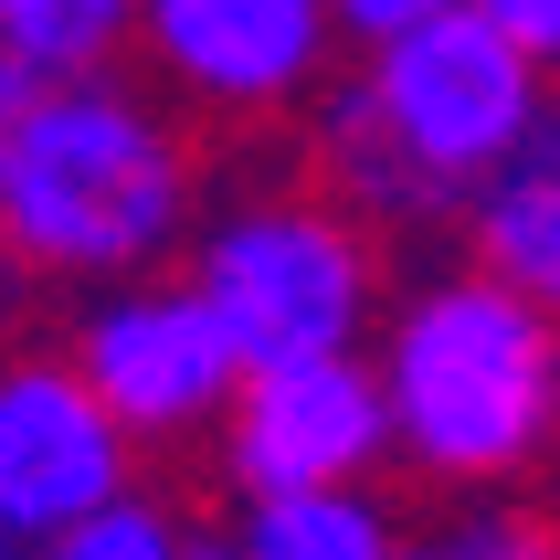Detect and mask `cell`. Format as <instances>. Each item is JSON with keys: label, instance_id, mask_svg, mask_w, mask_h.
<instances>
[{"label": "cell", "instance_id": "5b68a950", "mask_svg": "<svg viewBox=\"0 0 560 560\" xmlns=\"http://www.w3.org/2000/svg\"><path fill=\"white\" fill-rule=\"evenodd\" d=\"M74 381H85L106 423L127 444H180L212 434L233 381H244V349L222 339V317L201 307L190 276H117L95 285L85 317H74Z\"/></svg>", "mask_w": 560, "mask_h": 560}, {"label": "cell", "instance_id": "4fadbf2b", "mask_svg": "<svg viewBox=\"0 0 560 560\" xmlns=\"http://www.w3.org/2000/svg\"><path fill=\"white\" fill-rule=\"evenodd\" d=\"M539 539L508 518V508H455L444 529H412L402 539V560H529Z\"/></svg>", "mask_w": 560, "mask_h": 560}, {"label": "cell", "instance_id": "2e32d148", "mask_svg": "<svg viewBox=\"0 0 560 560\" xmlns=\"http://www.w3.org/2000/svg\"><path fill=\"white\" fill-rule=\"evenodd\" d=\"M22 95H32V74L0 54V149H11V117H22Z\"/></svg>", "mask_w": 560, "mask_h": 560}, {"label": "cell", "instance_id": "ba28073f", "mask_svg": "<svg viewBox=\"0 0 560 560\" xmlns=\"http://www.w3.org/2000/svg\"><path fill=\"white\" fill-rule=\"evenodd\" d=\"M138 487V444L106 423L63 349H11L0 360V518L22 539H54L63 518L127 498Z\"/></svg>", "mask_w": 560, "mask_h": 560}, {"label": "cell", "instance_id": "e0dca14e", "mask_svg": "<svg viewBox=\"0 0 560 560\" xmlns=\"http://www.w3.org/2000/svg\"><path fill=\"white\" fill-rule=\"evenodd\" d=\"M0 560H32V539H22V529H11V518H0Z\"/></svg>", "mask_w": 560, "mask_h": 560}, {"label": "cell", "instance_id": "8992f818", "mask_svg": "<svg viewBox=\"0 0 560 560\" xmlns=\"http://www.w3.org/2000/svg\"><path fill=\"white\" fill-rule=\"evenodd\" d=\"M212 434L233 498H307V487H360L392 455V412L371 349H317V360H244Z\"/></svg>", "mask_w": 560, "mask_h": 560}, {"label": "cell", "instance_id": "5bb4252c", "mask_svg": "<svg viewBox=\"0 0 560 560\" xmlns=\"http://www.w3.org/2000/svg\"><path fill=\"white\" fill-rule=\"evenodd\" d=\"M339 11V32H360V43H381V32L423 22V11H466V0H328Z\"/></svg>", "mask_w": 560, "mask_h": 560}, {"label": "cell", "instance_id": "9a60e30c", "mask_svg": "<svg viewBox=\"0 0 560 560\" xmlns=\"http://www.w3.org/2000/svg\"><path fill=\"white\" fill-rule=\"evenodd\" d=\"M476 11H487V22H508L539 63H560V0H476Z\"/></svg>", "mask_w": 560, "mask_h": 560}, {"label": "cell", "instance_id": "ac0fdd59", "mask_svg": "<svg viewBox=\"0 0 560 560\" xmlns=\"http://www.w3.org/2000/svg\"><path fill=\"white\" fill-rule=\"evenodd\" d=\"M190 560H233V550H222V539H190Z\"/></svg>", "mask_w": 560, "mask_h": 560}, {"label": "cell", "instance_id": "d6986e66", "mask_svg": "<svg viewBox=\"0 0 560 560\" xmlns=\"http://www.w3.org/2000/svg\"><path fill=\"white\" fill-rule=\"evenodd\" d=\"M529 560H560V539H539V550H529Z\"/></svg>", "mask_w": 560, "mask_h": 560}, {"label": "cell", "instance_id": "3957f363", "mask_svg": "<svg viewBox=\"0 0 560 560\" xmlns=\"http://www.w3.org/2000/svg\"><path fill=\"white\" fill-rule=\"evenodd\" d=\"M371 381L392 412V444L423 476L508 487L560 434V317L529 285L455 265V276L412 285L402 307H381Z\"/></svg>", "mask_w": 560, "mask_h": 560}, {"label": "cell", "instance_id": "277c9868", "mask_svg": "<svg viewBox=\"0 0 560 560\" xmlns=\"http://www.w3.org/2000/svg\"><path fill=\"white\" fill-rule=\"evenodd\" d=\"M190 285L244 360H317L371 349L381 328V254L328 190H254L190 222Z\"/></svg>", "mask_w": 560, "mask_h": 560}, {"label": "cell", "instance_id": "6da1fadb", "mask_svg": "<svg viewBox=\"0 0 560 560\" xmlns=\"http://www.w3.org/2000/svg\"><path fill=\"white\" fill-rule=\"evenodd\" d=\"M550 117V63L487 11H423L381 32L328 95V201L349 222H444Z\"/></svg>", "mask_w": 560, "mask_h": 560}, {"label": "cell", "instance_id": "30bf717a", "mask_svg": "<svg viewBox=\"0 0 560 560\" xmlns=\"http://www.w3.org/2000/svg\"><path fill=\"white\" fill-rule=\"evenodd\" d=\"M233 560H402V529L360 487H307V498H244Z\"/></svg>", "mask_w": 560, "mask_h": 560}, {"label": "cell", "instance_id": "7c38bea8", "mask_svg": "<svg viewBox=\"0 0 560 560\" xmlns=\"http://www.w3.org/2000/svg\"><path fill=\"white\" fill-rule=\"evenodd\" d=\"M32 560H190V529L149 498V487H127V498L63 518L54 539H32Z\"/></svg>", "mask_w": 560, "mask_h": 560}, {"label": "cell", "instance_id": "7a4b0ae2", "mask_svg": "<svg viewBox=\"0 0 560 560\" xmlns=\"http://www.w3.org/2000/svg\"><path fill=\"white\" fill-rule=\"evenodd\" d=\"M190 138L117 74H54L22 95L0 149V265L43 285L159 276L190 244Z\"/></svg>", "mask_w": 560, "mask_h": 560}, {"label": "cell", "instance_id": "8fae6325", "mask_svg": "<svg viewBox=\"0 0 560 560\" xmlns=\"http://www.w3.org/2000/svg\"><path fill=\"white\" fill-rule=\"evenodd\" d=\"M138 43V0H0V54L32 85L54 74H117V54Z\"/></svg>", "mask_w": 560, "mask_h": 560}, {"label": "cell", "instance_id": "52a82bcc", "mask_svg": "<svg viewBox=\"0 0 560 560\" xmlns=\"http://www.w3.org/2000/svg\"><path fill=\"white\" fill-rule=\"evenodd\" d=\"M138 43H149V74L201 117H285L328 85L339 11L328 0H138Z\"/></svg>", "mask_w": 560, "mask_h": 560}, {"label": "cell", "instance_id": "9c48e42d", "mask_svg": "<svg viewBox=\"0 0 560 560\" xmlns=\"http://www.w3.org/2000/svg\"><path fill=\"white\" fill-rule=\"evenodd\" d=\"M466 233H476V265L487 276L529 285L539 307L560 317V106L466 190Z\"/></svg>", "mask_w": 560, "mask_h": 560}]
</instances>
